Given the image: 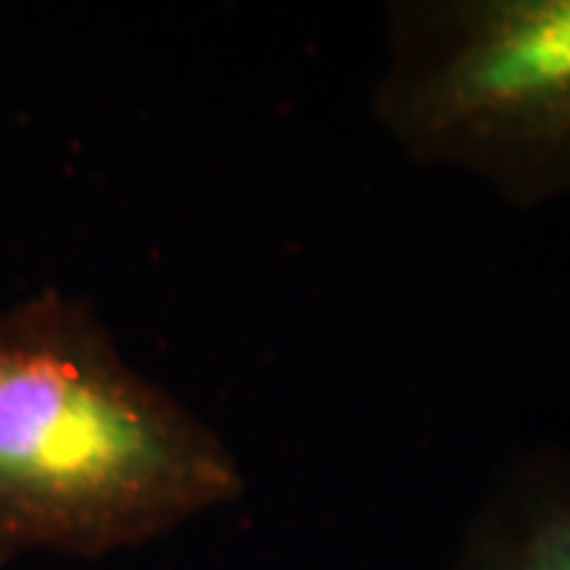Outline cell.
<instances>
[{"instance_id":"obj_1","label":"cell","mask_w":570,"mask_h":570,"mask_svg":"<svg viewBox=\"0 0 570 570\" xmlns=\"http://www.w3.org/2000/svg\"><path fill=\"white\" fill-rule=\"evenodd\" d=\"M244 491L225 439L130 365L82 298L0 306V566L135 550Z\"/></svg>"},{"instance_id":"obj_2","label":"cell","mask_w":570,"mask_h":570,"mask_svg":"<svg viewBox=\"0 0 570 570\" xmlns=\"http://www.w3.org/2000/svg\"><path fill=\"white\" fill-rule=\"evenodd\" d=\"M373 117L512 209L570 202V0H399Z\"/></svg>"},{"instance_id":"obj_3","label":"cell","mask_w":570,"mask_h":570,"mask_svg":"<svg viewBox=\"0 0 570 570\" xmlns=\"http://www.w3.org/2000/svg\"><path fill=\"white\" fill-rule=\"evenodd\" d=\"M454 570H570V452L512 462L470 518Z\"/></svg>"}]
</instances>
